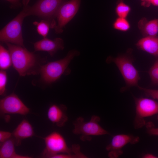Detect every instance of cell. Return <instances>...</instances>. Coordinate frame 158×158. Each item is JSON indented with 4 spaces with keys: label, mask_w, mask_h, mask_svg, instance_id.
Masks as SVG:
<instances>
[{
    "label": "cell",
    "mask_w": 158,
    "mask_h": 158,
    "mask_svg": "<svg viewBox=\"0 0 158 158\" xmlns=\"http://www.w3.org/2000/svg\"><path fill=\"white\" fill-rule=\"evenodd\" d=\"M64 0H39L32 7L28 6V16L34 15L50 22L54 28L57 12Z\"/></svg>",
    "instance_id": "cell-7"
},
{
    "label": "cell",
    "mask_w": 158,
    "mask_h": 158,
    "mask_svg": "<svg viewBox=\"0 0 158 158\" xmlns=\"http://www.w3.org/2000/svg\"><path fill=\"white\" fill-rule=\"evenodd\" d=\"M0 111L2 115L18 114L25 115L30 112L27 107L14 93H12L0 100Z\"/></svg>",
    "instance_id": "cell-11"
},
{
    "label": "cell",
    "mask_w": 158,
    "mask_h": 158,
    "mask_svg": "<svg viewBox=\"0 0 158 158\" xmlns=\"http://www.w3.org/2000/svg\"><path fill=\"white\" fill-rule=\"evenodd\" d=\"M12 61L8 50L2 45H0V68L1 70H5L12 65Z\"/></svg>",
    "instance_id": "cell-18"
},
{
    "label": "cell",
    "mask_w": 158,
    "mask_h": 158,
    "mask_svg": "<svg viewBox=\"0 0 158 158\" xmlns=\"http://www.w3.org/2000/svg\"><path fill=\"white\" fill-rule=\"evenodd\" d=\"M34 134L33 128L29 121L23 119L14 130L12 136L14 139L15 145H20L23 140L32 136Z\"/></svg>",
    "instance_id": "cell-14"
},
{
    "label": "cell",
    "mask_w": 158,
    "mask_h": 158,
    "mask_svg": "<svg viewBox=\"0 0 158 158\" xmlns=\"http://www.w3.org/2000/svg\"><path fill=\"white\" fill-rule=\"evenodd\" d=\"M146 127L148 133L151 135L158 136V128L153 126L150 123L146 124Z\"/></svg>",
    "instance_id": "cell-25"
},
{
    "label": "cell",
    "mask_w": 158,
    "mask_h": 158,
    "mask_svg": "<svg viewBox=\"0 0 158 158\" xmlns=\"http://www.w3.org/2000/svg\"><path fill=\"white\" fill-rule=\"evenodd\" d=\"M33 23L36 26V30L38 33L43 38L46 37L50 28H52L51 23L44 20L40 22L35 21Z\"/></svg>",
    "instance_id": "cell-19"
},
{
    "label": "cell",
    "mask_w": 158,
    "mask_h": 158,
    "mask_svg": "<svg viewBox=\"0 0 158 158\" xmlns=\"http://www.w3.org/2000/svg\"><path fill=\"white\" fill-rule=\"evenodd\" d=\"M13 4H17L20 0H6Z\"/></svg>",
    "instance_id": "cell-30"
},
{
    "label": "cell",
    "mask_w": 158,
    "mask_h": 158,
    "mask_svg": "<svg viewBox=\"0 0 158 158\" xmlns=\"http://www.w3.org/2000/svg\"><path fill=\"white\" fill-rule=\"evenodd\" d=\"M79 54L78 51L72 50L70 51L62 59L42 65L40 73L42 80L47 84L56 81L64 73L73 58Z\"/></svg>",
    "instance_id": "cell-4"
},
{
    "label": "cell",
    "mask_w": 158,
    "mask_h": 158,
    "mask_svg": "<svg viewBox=\"0 0 158 158\" xmlns=\"http://www.w3.org/2000/svg\"><path fill=\"white\" fill-rule=\"evenodd\" d=\"M138 87L140 90L143 91L147 96L158 100V90L149 89L139 86Z\"/></svg>",
    "instance_id": "cell-24"
},
{
    "label": "cell",
    "mask_w": 158,
    "mask_h": 158,
    "mask_svg": "<svg viewBox=\"0 0 158 158\" xmlns=\"http://www.w3.org/2000/svg\"><path fill=\"white\" fill-rule=\"evenodd\" d=\"M115 29L122 32H126L130 28V24L126 18L118 17L113 24Z\"/></svg>",
    "instance_id": "cell-21"
},
{
    "label": "cell",
    "mask_w": 158,
    "mask_h": 158,
    "mask_svg": "<svg viewBox=\"0 0 158 158\" xmlns=\"http://www.w3.org/2000/svg\"><path fill=\"white\" fill-rule=\"evenodd\" d=\"M100 118L96 115L92 116L90 120L85 121L82 117L77 118L73 122V133L79 135L80 139L83 141H90L92 136L109 134V133L99 124Z\"/></svg>",
    "instance_id": "cell-5"
},
{
    "label": "cell",
    "mask_w": 158,
    "mask_h": 158,
    "mask_svg": "<svg viewBox=\"0 0 158 158\" xmlns=\"http://www.w3.org/2000/svg\"><path fill=\"white\" fill-rule=\"evenodd\" d=\"M34 47L35 51H47L53 56L58 50H63L64 45L63 40L60 38L52 40L46 37L34 43Z\"/></svg>",
    "instance_id": "cell-12"
},
{
    "label": "cell",
    "mask_w": 158,
    "mask_h": 158,
    "mask_svg": "<svg viewBox=\"0 0 158 158\" xmlns=\"http://www.w3.org/2000/svg\"><path fill=\"white\" fill-rule=\"evenodd\" d=\"M150 4L158 6V0H149Z\"/></svg>",
    "instance_id": "cell-29"
},
{
    "label": "cell",
    "mask_w": 158,
    "mask_h": 158,
    "mask_svg": "<svg viewBox=\"0 0 158 158\" xmlns=\"http://www.w3.org/2000/svg\"><path fill=\"white\" fill-rule=\"evenodd\" d=\"M123 0H119L118 1L115 12L118 17L126 18L131 11V8Z\"/></svg>",
    "instance_id": "cell-20"
},
{
    "label": "cell",
    "mask_w": 158,
    "mask_h": 158,
    "mask_svg": "<svg viewBox=\"0 0 158 158\" xmlns=\"http://www.w3.org/2000/svg\"><path fill=\"white\" fill-rule=\"evenodd\" d=\"M135 106V116L134 126L135 129H139L146 125L145 118L155 115H157L158 102L148 98L134 97Z\"/></svg>",
    "instance_id": "cell-8"
},
{
    "label": "cell",
    "mask_w": 158,
    "mask_h": 158,
    "mask_svg": "<svg viewBox=\"0 0 158 158\" xmlns=\"http://www.w3.org/2000/svg\"><path fill=\"white\" fill-rule=\"evenodd\" d=\"M29 0H23L22 10L6 24L0 31V40L25 47L22 33V26L24 18L28 16Z\"/></svg>",
    "instance_id": "cell-3"
},
{
    "label": "cell",
    "mask_w": 158,
    "mask_h": 158,
    "mask_svg": "<svg viewBox=\"0 0 158 158\" xmlns=\"http://www.w3.org/2000/svg\"><path fill=\"white\" fill-rule=\"evenodd\" d=\"M43 139L45 144L42 154L44 157L50 158L51 156L59 154H68L71 158L87 157L80 151L78 144H74L69 147L64 138L57 132H53Z\"/></svg>",
    "instance_id": "cell-2"
},
{
    "label": "cell",
    "mask_w": 158,
    "mask_h": 158,
    "mask_svg": "<svg viewBox=\"0 0 158 158\" xmlns=\"http://www.w3.org/2000/svg\"><path fill=\"white\" fill-rule=\"evenodd\" d=\"M141 4L143 6L146 7H148L151 5L149 0H141Z\"/></svg>",
    "instance_id": "cell-27"
},
{
    "label": "cell",
    "mask_w": 158,
    "mask_h": 158,
    "mask_svg": "<svg viewBox=\"0 0 158 158\" xmlns=\"http://www.w3.org/2000/svg\"><path fill=\"white\" fill-rule=\"evenodd\" d=\"M107 63L114 62L118 68L126 82V88L138 86L140 79L138 72L133 64V60L126 55L118 56L116 57H108Z\"/></svg>",
    "instance_id": "cell-6"
},
{
    "label": "cell",
    "mask_w": 158,
    "mask_h": 158,
    "mask_svg": "<svg viewBox=\"0 0 158 158\" xmlns=\"http://www.w3.org/2000/svg\"><path fill=\"white\" fill-rule=\"evenodd\" d=\"M148 73L152 83L158 85V59L150 68Z\"/></svg>",
    "instance_id": "cell-22"
},
{
    "label": "cell",
    "mask_w": 158,
    "mask_h": 158,
    "mask_svg": "<svg viewBox=\"0 0 158 158\" xmlns=\"http://www.w3.org/2000/svg\"><path fill=\"white\" fill-rule=\"evenodd\" d=\"M136 46L139 49L158 57V37L145 36L139 40Z\"/></svg>",
    "instance_id": "cell-15"
},
{
    "label": "cell",
    "mask_w": 158,
    "mask_h": 158,
    "mask_svg": "<svg viewBox=\"0 0 158 158\" xmlns=\"http://www.w3.org/2000/svg\"><path fill=\"white\" fill-rule=\"evenodd\" d=\"M140 138L128 134H119L114 136L111 142L106 147L108 151V156L110 158H117L123 153V147L128 144H134L138 143Z\"/></svg>",
    "instance_id": "cell-10"
},
{
    "label": "cell",
    "mask_w": 158,
    "mask_h": 158,
    "mask_svg": "<svg viewBox=\"0 0 158 158\" xmlns=\"http://www.w3.org/2000/svg\"><path fill=\"white\" fill-rule=\"evenodd\" d=\"M67 108L64 105L53 104L49 107L47 116L49 120L59 127L63 126L68 120Z\"/></svg>",
    "instance_id": "cell-13"
},
{
    "label": "cell",
    "mask_w": 158,
    "mask_h": 158,
    "mask_svg": "<svg viewBox=\"0 0 158 158\" xmlns=\"http://www.w3.org/2000/svg\"><path fill=\"white\" fill-rule=\"evenodd\" d=\"M0 158H30V157L22 155L17 154L15 152V142L14 138L7 140L0 144Z\"/></svg>",
    "instance_id": "cell-17"
},
{
    "label": "cell",
    "mask_w": 158,
    "mask_h": 158,
    "mask_svg": "<svg viewBox=\"0 0 158 158\" xmlns=\"http://www.w3.org/2000/svg\"><path fill=\"white\" fill-rule=\"evenodd\" d=\"M143 158H158L156 156L151 154H145L143 156Z\"/></svg>",
    "instance_id": "cell-28"
},
{
    "label": "cell",
    "mask_w": 158,
    "mask_h": 158,
    "mask_svg": "<svg viewBox=\"0 0 158 158\" xmlns=\"http://www.w3.org/2000/svg\"><path fill=\"white\" fill-rule=\"evenodd\" d=\"M80 0L64 1L59 8L56 15L57 23L54 28L57 34L62 33L65 25L73 18L78 10Z\"/></svg>",
    "instance_id": "cell-9"
},
{
    "label": "cell",
    "mask_w": 158,
    "mask_h": 158,
    "mask_svg": "<svg viewBox=\"0 0 158 158\" xmlns=\"http://www.w3.org/2000/svg\"><path fill=\"white\" fill-rule=\"evenodd\" d=\"M7 81V76L5 70L0 71V95H3L6 91V85Z\"/></svg>",
    "instance_id": "cell-23"
},
{
    "label": "cell",
    "mask_w": 158,
    "mask_h": 158,
    "mask_svg": "<svg viewBox=\"0 0 158 158\" xmlns=\"http://www.w3.org/2000/svg\"><path fill=\"white\" fill-rule=\"evenodd\" d=\"M11 55L13 67L21 76L40 73V65L37 56L25 47L5 43Z\"/></svg>",
    "instance_id": "cell-1"
},
{
    "label": "cell",
    "mask_w": 158,
    "mask_h": 158,
    "mask_svg": "<svg viewBox=\"0 0 158 158\" xmlns=\"http://www.w3.org/2000/svg\"><path fill=\"white\" fill-rule=\"evenodd\" d=\"M138 28L144 37L157 36L158 33V18L148 20L143 18L138 23Z\"/></svg>",
    "instance_id": "cell-16"
},
{
    "label": "cell",
    "mask_w": 158,
    "mask_h": 158,
    "mask_svg": "<svg viewBox=\"0 0 158 158\" xmlns=\"http://www.w3.org/2000/svg\"><path fill=\"white\" fill-rule=\"evenodd\" d=\"M12 133L6 131H0V142L2 143L7 140L11 138Z\"/></svg>",
    "instance_id": "cell-26"
}]
</instances>
